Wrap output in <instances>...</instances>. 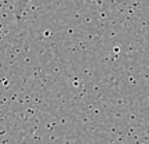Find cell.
<instances>
[{
  "instance_id": "cell-1",
  "label": "cell",
  "mask_w": 149,
  "mask_h": 144,
  "mask_svg": "<svg viewBox=\"0 0 149 144\" xmlns=\"http://www.w3.org/2000/svg\"><path fill=\"white\" fill-rule=\"evenodd\" d=\"M15 1V7H17V14H22L25 8H26V6L32 1V0H14Z\"/></svg>"
}]
</instances>
